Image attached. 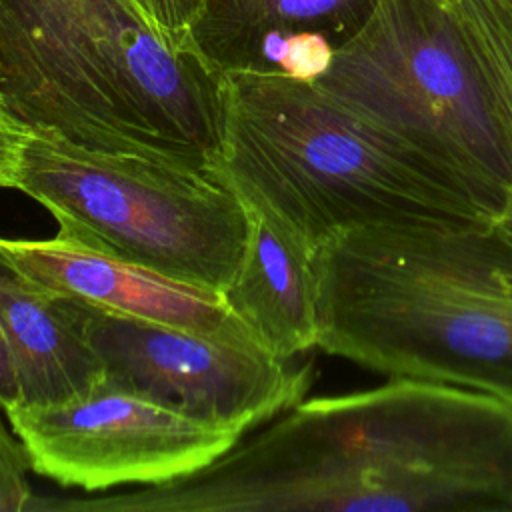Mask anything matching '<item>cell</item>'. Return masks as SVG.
<instances>
[{
  "mask_svg": "<svg viewBox=\"0 0 512 512\" xmlns=\"http://www.w3.org/2000/svg\"><path fill=\"white\" fill-rule=\"evenodd\" d=\"M58 508L512 512V402L418 378L302 398L194 474Z\"/></svg>",
  "mask_w": 512,
  "mask_h": 512,
  "instance_id": "6da1fadb",
  "label": "cell"
},
{
  "mask_svg": "<svg viewBox=\"0 0 512 512\" xmlns=\"http://www.w3.org/2000/svg\"><path fill=\"white\" fill-rule=\"evenodd\" d=\"M224 96L136 0H0V110L22 130L216 172Z\"/></svg>",
  "mask_w": 512,
  "mask_h": 512,
  "instance_id": "7a4b0ae2",
  "label": "cell"
},
{
  "mask_svg": "<svg viewBox=\"0 0 512 512\" xmlns=\"http://www.w3.org/2000/svg\"><path fill=\"white\" fill-rule=\"evenodd\" d=\"M316 348L386 378L512 402V210L490 224H374L312 254Z\"/></svg>",
  "mask_w": 512,
  "mask_h": 512,
  "instance_id": "3957f363",
  "label": "cell"
},
{
  "mask_svg": "<svg viewBox=\"0 0 512 512\" xmlns=\"http://www.w3.org/2000/svg\"><path fill=\"white\" fill-rule=\"evenodd\" d=\"M216 172L312 254L374 224L476 226L502 216L460 176L314 82L226 74Z\"/></svg>",
  "mask_w": 512,
  "mask_h": 512,
  "instance_id": "277c9868",
  "label": "cell"
},
{
  "mask_svg": "<svg viewBox=\"0 0 512 512\" xmlns=\"http://www.w3.org/2000/svg\"><path fill=\"white\" fill-rule=\"evenodd\" d=\"M12 188L58 232L164 276L222 292L244 256L250 214L214 170L86 150L24 130Z\"/></svg>",
  "mask_w": 512,
  "mask_h": 512,
  "instance_id": "5b68a950",
  "label": "cell"
},
{
  "mask_svg": "<svg viewBox=\"0 0 512 512\" xmlns=\"http://www.w3.org/2000/svg\"><path fill=\"white\" fill-rule=\"evenodd\" d=\"M314 84L460 176L502 218L512 170L442 0H380Z\"/></svg>",
  "mask_w": 512,
  "mask_h": 512,
  "instance_id": "8992f818",
  "label": "cell"
},
{
  "mask_svg": "<svg viewBox=\"0 0 512 512\" xmlns=\"http://www.w3.org/2000/svg\"><path fill=\"white\" fill-rule=\"evenodd\" d=\"M72 302L104 382L192 420L246 432L290 410L312 386L310 362Z\"/></svg>",
  "mask_w": 512,
  "mask_h": 512,
  "instance_id": "52a82bcc",
  "label": "cell"
},
{
  "mask_svg": "<svg viewBox=\"0 0 512 512\" xmlns=\"http://www.w3.org/2000/svg\"><path fill=\"white\" fill-rule=\"evenodd\" d=\"M4 414L34 474L88 492L178 480L212 464L244 434L192 420L104 380L76 398L16 404Z\"/></svg>",
  "mask_w": 512,
  "mask_h": 512,
  "instance_id": "ba28073f",
  "label": "cell"
},
{
  "mask_svg": "<svg viewBox=\"0 0 512 512\" xmlns=\"http://www.w3.org/2000/svg\"><path fill=\"white\" fill-rule=\"evenodd\" d=\"M380 0H200L186 44L218 74L318 80Z\"/></svg>",
  "mask_w": 512,
  "mask_h": 512,
  "instance_id": "9c48e42d",
  "label": "cell"
},
{
  "mask_svg": "<svg viewBox=\"0 0 512 512\" xmlns=\"http://www.w3.org/2000/svg\"><path fill=\"white\" fill-rule=\"evenodd\" d=\"M0 250L22 272L56 292L118 314L260 346L220 292L94 250L60 232L46 240L0 238Z\"/></svg>",
  "mask_w": 512,
  "mask_h": 512,
  "instance_id": "30bf717a",
  "label": "cell"
},
{
  "mask_svg": "<svg viewBox=\"0 0 512 512\" xmlns=\"http://www.w3.org/2000/svg\"><path fill=\"white\" fill-rule=\"evenodd\" d=\"M0 330L14 360L20 404H52L90 392L104 368L78 322L72 296L22 272L0 250Z\"/></svg>",
  "mask_w": 512,
  "mask_h": 512,
  "instance_id": "8fae6325",
  "label": "cell"
},
{
  "mask_svg": "<svg viewBox=\"0 0 512 512\" xmlns=\"http://www.w3.org/2000/svg\"><path fill=\"white\" fill-rule=\"evenodd\" d=\"M250 232L224 304L270 354L292 360L316 348V280L312 252L276 220L248 206Z\"/></svg>",
  "mask_w": 512,
  "mask_h": 512,
  "instance_id": "7c38bea8",
  "label": "cell"
},
{
  "mask_svg": "<svg viewBox=\"0 0 512 512\" xmlns=\"http://www.w3.org/2000/svg\"><path fill=\"white\" fill-rule=\"evenodd\" d=\"M466 48L512 170V0H442Z\"/></svg>",
  "mask_w": 512,
  "mask_h": 512,
  "instance_id": "4fadbf2b",
  "label": "cell"
},
{
  "mask_svg": "<svg viewBox=\"0 0 512 512\" xmlns=\"http://www.w3.org/2000/svg\"><path fill=\"white\" fill-rule=\"evenodd\" d=\"M26 470L30 468L22 446L0 418V512H22L30 508L34 496Z\"/></svg>",
  "mask_w": 512,
  "mask_h": 512,
  "instance_id": "5bb4252c",
  "label": "cell"
},
{
  "mask_svg": "<svg viewBox=\"0 0 512 512\" xmlns=\"http://www.w3.org/2000/svg\"><path fill=\"white\" fill-rule=\"evenodd\" d=\"M198 4L200 0H150V14L170 38L186 44V28L198 10Z\"/></svg>",
  "mask_w": 512,
  "mask_h": 512,
  "instance_id": "9a60e30c",
  "label": "cell"
},
{
  "mask_svg": "<svg viewBox=\"0 0 512 512\" xmlns=\"http://www.w3.org/2000/svg\"><path fill=\"white\" fill-rule=\"evenodd\" d=\"M24 130L0 110V188H12L18 160L20 138Z\"/></svg>",
  "mask_w": 512,
  "mask_h": 512,
  "instance_id": "2e32d148",
  "label": "cell"
},
{
  "mask_svg": "<svg viewBox=\"0 0 512 512\" xmlns=\"http://www.w3.org/2000/svg\"><path fill=\"white\" fill-rule=\"evenodd\" d=\"M20 402H22V398H20V386H18L14 360H12V354L4 340V334L0 330V410L4 412L6 408L16 406Z\"/></svg>",
  "mask_w": 512,
  "mask_h": 512,
  "instance_id": "e0dca14e",
  "label": "cell"
},
{
  "mask_svg": "<svg viewBox=\"0 0 512 512\" xmlns=\"http://www.w3.org/2000/svg\"><path fill=\"white\" fill-rule=\"evenodd\" d=\"M136 2H138V4H140V6L150 14V0H136ZM150 16H152V14H150Z\"/></svg>",
  "mask_w": 512,
  "mask_h": 512,
  "instance_id": "ac0fdd59",
  "label": "cell"
}]
</instances>
